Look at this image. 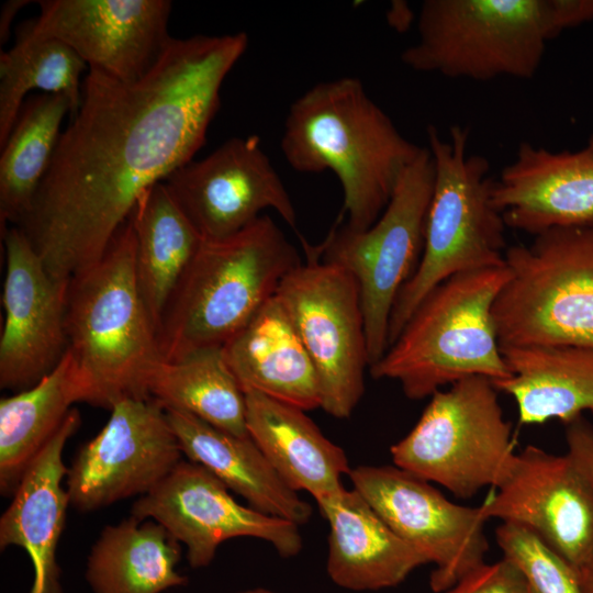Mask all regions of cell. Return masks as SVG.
Instances as JSON below:
<instances>
[{
	"label": "cell",
	"instance_id": "1",
	"mask_svg": "<svg viewBox=\"0 0 593 593\" xmlns=\"http://www.w3.org/2000/svg\"><path fill=\"white\" fill-rule=\"evenodd\" d=\"M247 46L244 32L171 37L133 81L88 68L79 109L15 225L55 280L98 262L139 195L193 159Z\"/></svg>",
	"mask_w": 593,
	"mask_h": 593
},
{
	"label": "cell",
	"instance_id": "2",
	"mask_svg": "<svg viewBox=\"0 0 593 593\" xmlns=\"http://www.w3.org/2000/svg\"><path fill=\"white\" fill-rule=\"evenodd\" d=\"M281 150L299 172L331 170L344 192L345 224L370 227L423 146L405 138L356 77L321 81L290 105Z\"/></svg>",
	"mask_w": 593,
	"mask_h": 593
},
{
	"label": "cell",
	"instance_id": "3",
	"mask_svg": "<svg viewBox=\"0 0 593 593\" xmlns=\"http://www.w3.org/2000/svg\"><path fill=\"white\" fill-rule=\"evenodd\" d=\"M66 333L79 402L111 410L125 399L150 398L148 382L163 358L136 279L128 220L103 257L69 281Z\"/></svg>",
	"mask_w": 593,
	"mask_h": 593
},
{
	"label": "cell",
	"instance_id": "4",
	"mask_svg": "<svg viewBox=\"0 0 593 593\" xmlns=\"http://www.w3.org/2000/svg\"><path fill=\"white\" fill-rule=\"evenodd\" d=\"M302 262L268 215L222 239H202L161 315L163 360L223 347Z\"/></svg>",
	"mask_w": 593,
	"mask_h": 593
},
{
	"label": "cell",
	"instance_id": "5",
	"mask_svg": "<svg viewBox=\"0 0 593 593\" xmlns=\"http://www.w3.org/2000/svg\"><path fill=\"white\" fill-rule=\"evenodd\" d=\"M510 278L504 264L455 275L419 303L384 355L369 370L400 383L411 400L482 376H512L500 349L493 303Z\"/></svg>",
	"mask_w": 593,
	"mask_h": 593
},
{
	"label": "cell",
	"instance_id": "6",
	"mask_svg": "<svg viewBox=\"0 0 593 593\" xmlns=\"http://www.w3.org/2000/svg\"><path fill=\"white\" fill-rule=\"evenodd\" d=\"M469 130L450 128L445 141L427 126L435 182L418 266L399 292L389 323V346L424 298L448 278L505 264V221L492 202L494 180L481 155L467 152Z\"/></svg>",
	"mask_w": 593,
	"mask_h": 593
},
{
	"label": "cell",
	"instance_id": "7",
	"mask_svg": "<svg viewBox=\"0 0 593 593\" xmlns=\"http://www.w3.org/2000/svg\"><path fill=\"white\" fill-rule=\"evenodd\" d=\"M566 30L559 0H425L417 42L401 54L415 71L485 81L535 76Z\"/></svg>",
	"mask_w": 593,
	"mask_h": 593
},
{
	"label": "cell",
	"instance_id": "8",
	"mask_svg": "<svg viewBox=\"0 0 593 593\" xmlns=\"http://www.w3.org/2000/svg\"><path fill=\"white\" fill-rule=\"evenodd\" d=\"M510 278L492 316L500 347H593V223L506 248Z\"/></svg>",
	"mask_w": 593,
	"mask_h": 593
},
{
	"label": "cell",
	"instance_id": "9",
	"mask_svg": "<svg viewBox=\"0 0 593 593\" xmlns=\"http://www.w3.org/2000/svg\"><path fill=\"white\" fill-rule=\"evenodd\" d=\"M497 392L482 376L436 391L414 427L391 446L393 465L460 499L495 489L516 455Z\"/></svg>",
	"mask_w": 593,
	"mask_h": 593
},
{
	"label": "cell",
	"instance_id": "10",
	"mask_svg": "<svg viewBox=\"0 0 593 593\" xmlns=\"http://www.w3.org/2000/svg\"><path fill=\"white\" fill-rule=\"evenodd\" d=\"M434 182V159L423 147L370 227L353 231L335 223L318 245L322 259L346 269L359 286L369 368L389 347L393 304L421 260Z\"/></svg>",
	"mask_w": 593,
	"mask_h": 593
},
{
	"label": "cell",
	"instance_id": "11",
	"mask_svg": "<svg viewBox=\"0 0 593 593\" xmlns=\"http://www.w3.org/2000/svg\"><path fill=\"white\" fill-rule=\"evenodd\" d=\"M305 260L280 282L276 295L314 365L321 409L348 418L365 392L369 368L359 286L343 267L321 257L303 237Z\"/></svg>",
	"mask_w": 593,
	"mask_h": 593
},
{
	"label": "cell",
	"instance_id": "12",
	"mask_svg": "<svg viewBox=\"0 0 593 593\" xmlns=\"http://www.w3.org/2000/svg\"><path fill=\"white\" fill-rule=\"evenodd\" d=\"M348 477L383 522L435 566L429 579L434 592L448 591L485 563L488 517L481 505L456 504L394 465L358 466Z\"/></svg>",
	"mask_w": 593,
	"mask_h": 593
},
{
	"label": "cell",
	"instance_id": "13",
	"mask_svg": "<svg viewBox=\"0 0 593 593\" xmlns=\"http://www.w3.org/2000/svg\"><path fill=\"white\" fill-rule=\"evenodd\" d=\"M75 455L66 474L72 507L93 512L156 488L183 460L165 407L125 399Z\"/></svg>",
	"mask_w": 593,
	"mask_h": 593
},
{
	"label": "cell",
	"instance_id": "14",
	"mask_svg": "<svg viewBox=\"0 0 593 593\" xmlns=\"http://www.w3.org/2000/svg\"><path fill=\"white\" fill-rule=\"evenodd\" d=\"M131 516L154 521L186 547L192 568L208 567L226 540L250 537L284 558L303 547L300 526L238 503L228 488L201 465L181 460L150 492L132 505Z\"/></svg>",
	"mask_w": 593,
	"mask_h": 593
},
{
	"label": "cell",
	"instance_id": "15",
	"mask_svg": "<svg viewBox=\"0 0 593 593\" xmlns=\"http://www.w3.org/2000/svg\"><path fill=\"white\" fill-rule=\"evenodd\" d=\"M170 193L203 239H222L272 209L292 228L296 211L281 177L257 135L235 136L165 180Z\"/></svg>",
	"mask_w": 593,
	"mask_h": 593
},
{
	"label": "cell",
	"instance_id": "16",
	"mask_svg": "<svg viewBox=\"0 0 593 593\" xmlns=\"http://www.w3.org/2000/svg\"><path fill=\"white\" fill-rule=\"evenodd\" d=\"M484 515L534 533L578 574L593 558V485L571 458L528 445L517 452Z\"/></svg>",
	"mask_w": 593,
	"mask_h": 593
},
{
	"label": "cell",
	"instance_id": "17",
	"mask_svg": "<svg viewBox=\"0 0 593 593\" xmlns=\"http://www.w3.org/2000/svg\"><path fill=\"white\" fill-rule=\"evenodd\" d=\"M40 15L22 27L57 40L88 67L123 80L143 77L171 40L169 0H41Z\"/></svg>",
	"mask_w": 593,
	"mask_h": 593
},
{
	"label": "cell",
	"instance_id": "18",
	"mask_svg": "<svg viewBox=\"0 0 593 593\" xmlns=\"http://www.w3.org/2000/svg\"><path fill=\"white\" fill-rule=\"evenodd\" d=\"M5 275L0 338V387L20 392L40 382L68 348L66 301L69 283L55 280L25 234L2 233Z\"/></svg>",
	"mask_w": 593,
	"mask_h": 593
},
{
	"label": "cell",
	"instance_id": "19",
	"mask_svg": "<svg viewBox=\"0 0 593 593\" xmlns=\"http://www.w3.org/2000/svg\"><path fill=\"white\" fill-rule=\"evenodd\" d=\"M492 202L508 227L538 235L593 223V153L551 152L528 142L503 168Z\"/></svg>",
	"mask_w": 593,
	"mask_h": 593
},
{
	"label": "cell",
	"instance_id": "20",
	"mask_svg": "<svg viewBox=\"0 0 593 593\" xmlns=\"http://www.w3.org/2000/svg\"><path fill=\"white\" fill-rule=\"evenodd\" d=\"M80 423L79 412L72 409L25 470L0 518L1 550L16 546L31 559L34 571L31 593H61L56 551L70 505L63 486L68 471L63 452Z\"/></svg>",
	"mask_w": 593,
	"mask_h": 593
},
{
	"label": "cell",
	"instance_id": "21",
	"mask_svg": "<svg viewBox=\"0 0 593 593\" xmlns=\"http://www.w3.org/2000/svg\"><path fill=\"white\" fill-rule=\"evenodd\" d=\"M316 504L328 523L326 571L337 586L349 591L396 586L428 563L356 490L345 488Z\"/></svg>",
	"mask_w": 593,
	"mask_h": 593
},
{
	"label": "cell",
	"instance_id": "22",
	"mask_svg": "<svg viewBox=\"0 0 593 593\" xmlns=\"http://www.w3.org/2000/svg\"><path fill=\"white\" fill-rule=\"evenodd\" d=\"M222 349L243 390L258 391L304 411L321 406L312 359L276 294Z\"/></svg>",
	"mask_w": 593,
	"mask_h": 593
},
{
	"label": "cell",
	"instance_id": "23",
	"mask_svg": "<svg viewBox=\"0 0 593 593\" xmlns=\"http://www.w3.org/2000/svg\"><path fill=\"white\" fill-rule=\"evenodd\" d=\"M249 437L294 491L318 503L345 489L351 468L345 451L295 405L244 390Z\"/></svg>",
	"mask_w": 593,
	"mask_h": 593
},
{
	"label": "cell",
	"instance_id": "24",
	"mask_svg": "<svg viewBox=\"0 0 593 593\" xmlns=\"http://www.w3.org/2000/svg\"><path fill=\"white\" fill-rule=\"evenodd\" d=\"M182 455L217 478L248 506L300 527L312 505L291 489L249 437L222 430L187 412L165 409Z\"/></svg>",
	"mask_w": 593,
	"mask_h": 593
},
{
	"label": "cell",
	"instance_id": "25",
	"mask_svg": "<svg viewBox=\"0 0 593 593\" xmlns=\"http://www.w3.org/2000/svg\"><path fill=\"white\" fill-rule=\"evenodd\" d=\"M512 373L492 381L516 402L521 424L558 419L564 425L593 415V347L506 346L500 347Z\"/></svg>",
	"mask_w": 593,
	"mask_h": 593
},
{
	"label": "cell",
	"instance_id": "26",
	"mask_svg": "<svg viewBox=\"0 0 593 593\" xmlns=\"http://www.w3.org/2000/svg\"><path fill=\"white\" fill-rule=\"evenodd\" d=\"M128 221L135 237L138 288L157 331L165 307L203 238L164 181L139 195Z\"/></svg>",
	"mask_w": 593,
	"mask_h": 593
},
{
	"label": "cell",
	"instance_id": "27",
	"mask_svg": "<svg viewBox=\"0 0 593 593\" xmlns=\"http://www.w3.org/2000/svg\"><path fill=\"white\" fill-rule=\"evenodd\" d=\"M180 558L179 542L164 526L130 516L102 529L86 580L93 593H161L188 583L176 568Z\"/></svg>",
	"mask_w": 593,
	"mask_h": 593
},
{
	"label": "cell",
	"instance_id": "28",
	"mask_svg": "<svg viewBox=\"0 0 593 593\" xmlns=\"http://www.w3.org/2000/svg\"><path fill=\"white\" fill-rule=\"evenodd\" d=\"M79 402L75 361L66 350L33 387L0 400V490L13 494L27 467Z\"/></svg>",
	"mask_w": 593,
	"mask_h": 593
},
{
	"label": "cell",
	"instance_id": "29",
	"mask_svg": "<svg viewBox=\"0 0 593 593\" xmlns=\"http://www.w3.org/2000/svg\"><path fill=\"white\" fill-rule=\"evenodd\" d=\"M149 396L165 409L187 412L222 430L247 437L246 399L222 347L161 360L148 382Z\"/></svg>",
	"mask_w": 593,
	"mask_h": 593
},
{
	"label": "cell",
	"instance_id": "30",
	"mask_svg": "<svg viewBox=\"0 0 593 593\" xmlns=\"http://www.w3.org/2000/svg\"><path fill=\"white\" fill-rule=\"evenodd\" d=\"M70 104L61 94L26 98L15 124L1 147L0 226L18 225L29 211L52 163Z\"/></svg>",
	"mask_w": 593,
	"mask_h": 593
},
{
	"label": "cell",
	"instance_id": "31",
	"mask_svg": "<svg viewBox=\"0 0 593 593\" xmlns=\"http://www.w3.org/2000/svg\"><path fill=\"white\" fill-rule=\"evenodd\" d=\"M87 64L66 44L19 32L14 46L0 54V148L33 90L61 94L75 115L81 100V75Z\"/></svg>",
	"mask_w": 593,
	"mask_h": 593
},
{
	"label": "cell",
	"instance_id": "32",
	"mask_svg": "<svg viewBox=\"0 0 593 593\" xmlns=\"http://www.w3.org/2000/svg\"><path fill=\"white\" fill-rule=\"evenodd\" d=\"M495 538L503 557L524 574L530 593H583L570 566L527 528L503 522Z\"/></svg>",
	"mask_w": 593,
	"mask_h": 593
},
{
	"label": "cell",
	"instance_id": "33",
	"mask_svg": "<svg viewBox=\"0 0 593 593\" xmlns=\"http://www.w3.org/2000/svg\"><path fill=\"white\" fill-rule=\"evenodd\" d=\"M447 593H530L518 567L506 558L483 563L458 581Z\"/></svg>",
	"mask_w": 593,
	"mask_h": 593
},
{
	"label": "cell",
	"instance_id": "34",
	"mask_svg": "<svg viewBox=\"0 0 593 593\" xmlns=\"http://www.w3.org/2000/svg\"><path fill=\"white\" fill-rule=\"evenodd\" d=\"M567 455L593 485V425L584 416L566 424Z\"/></svg>",
	"mask_w": 593,
	"mask_h": 593
},
{
	"label": "cell",
	"instance_id": "35",
	"mask_svg": "<svg viewBox=\"0 0 593 593\" xmlns=\"http://www.w3.org/2000/svg\"><path fill=\"white\" fill-rule=\"evenodd\" d=\"M31 1L29 0H9L2 5L1 14H0V43H7L9 35H10V29H11V22L15 18L16 13L20 9H22L24 5L29 4Z\"/></svg>",
	"mask_w": 593,
	"mask_h": 593
},
{
	"label": "cell",
	"instance_id": "36",
	"mask_svg": "<svg viewBox=\"0 0 593 593\" xmlns=\"http://www.w3.org/2000/svg\"><path fill=\"white\" fill-rule=\"evenodd\" d=\"M388 16L390 24L394 29L402 31L411 22V10L405 2L394 1Z\"/></svg>",
	"mask_w": 593,
	"mask_h": 593
},
{
	"label": "cell",
	"instance_id": "37",
	"mask_svg": "<svg viewBox=\"0 0 593 593\" xmlns=\"http://www.w3.org/2000/svg\"><path fill=\"white\" fill-rule=\"evenodd\" d=\"M583 593H593V558L577 574Z\"/></svg>",
	"mask_w": 593,
	"mask_h": 593
},
{
	"label": "cell",
	"instance_id": "38",
	"mask_svg": "<svg viewBox=\"0 0 593 593\" xmlns=\"http://www.w3.org/2000/svg\"><path fill=\"white\" fill-rule=\"evenodd\" d=\"M238 593H277V592H275L272 590H269L267 588L258 586V588L246 589V590L240 591Z\"/></svg>",
	"mask_w": 593,
	"mask_h": 593
},
{
	"label": "cell",
	"instance_id": "39",
	"mask_svg": "<svg viewBox=\"0 0 593 593\" xmlns=\"http://www.w3.org/2000/svg\"><path fill=\"white\" fill-rule=\"evenodd\" d=\"M586 148L593 153V134H592V136L589 138Z\"/></svg>",
	"mask_w": 593,
	"mask_h": 593
}]
</instances>
